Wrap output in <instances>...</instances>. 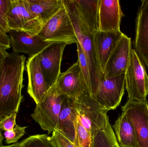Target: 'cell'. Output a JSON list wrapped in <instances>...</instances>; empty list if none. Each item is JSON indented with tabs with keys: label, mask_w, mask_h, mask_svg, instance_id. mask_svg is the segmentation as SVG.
Returning a JSON list of instances; mask_svg holds the SVG:
<instances>
[{
	"label": "cell",
	"mask_w": 148,
	"mask_h": 147,
	"mask_svg": "<svg viewBox=\"0 0 148 147\" xmlns=\"http://www.w3.org/2000/svg\"><path fill=\"white\" fill-rule=\"evenodd\" d=\"M8 53L6 49L0 47V69L3 60L8 55Z\"/></svg>",
	"instance_id": "cell-31"
},
{
	"label": "cell",
	"mask_w": 148,
	"mask_h": 147,
	"mask_svg": "<svg viewBox=\"0 0 148 147\" xmlns=\"http://www.w3.org/2000/svg\"><path fill=\"white\" fill-rule=\"evenodd\" d=\"M133 124L138 147H148V102L128 100L122 107Z\"/></svg>",
	"instance_id": "cell-10"
},
{
	"label": "cell",
	"mask_w": 148,
	"mask_h": 147,
	"mask_svg": "<svg viewBox=\"0 0 148 147\" xmlns=\"http://www.w3.org/2000/svg\"><path fill=\"white\" fill-rule=\"evenodd\" d=\"M27 127H22L16 124L12 130L4 131L3 136L7 144L17 143L19 140L26 133Z\"/></svg>",
	"instance_id": "cell-26"
},
{
	"label": "cell",
	"mask_w": 148,
	"mask_h": 147,
	"mask_svg": "<svg viewBox=\"0 0 148 147\" xmlns=\"http://www.w3.org/2000/svg\"><path fill=\"white\" fill-rule=\"evenodd\" d=\"M3 139H4V137H3V135L2 133L1 132V129H0V146L3 145L2 142Z\"/></svg>",
	"instance_id": "cell-33"
},
{
	"label": "cell",
	"mask_w": 148,
	"mask_h": 147,
	"mask_svg": "<svg viewBox=\"0 0 148 147\" xmlns=\"http://www.w3.org/2000/svg\"><path fill=\"white\" fill-rule=\"evenodd\" d=\"M91 147H121L110 122L93 135Z\"/></svg>",
	"instance_id": "cell-22"
},
{
	"label": "cell",
	"mask_w": 148,
	"mask_h": 147,
	"mask_svg": "<svg viewBox=\"0 0 148 147\" xmlns=\"http://www.w3.org/2000/svg\"><path fill=\"white\" fill-rule=\"evenodd\" d=\"M26 58L8 54L0 69V118L18 113L23 96L22 90Z\"/></svg>",
	"instance_id": "cell-1"
},
{
	"label": "cell",
	"mask_w": 148,
	"mask_h": 147,
	"mask_svg": "<svg viewBox=\"0 0 148 147\" xmlns=\"http://www.w3.org/2000/svg\"><path fill=\"white\" fill-rule=\"evenodd\" d=\"M49 138L56 147H77L57 129L52 133V136Z\"/></svg>",
	"instance_id": "cell-28"
},
{
	"label": "cell",
	"mask_w": 148,
	"mask_h": 147,
	"mask_svg": "<svg viewBox=\"0 0 148 147\" xmlns=\"http://www.w3.org/2000/svg\"><path fill=\"white\" fill-rule=\"evenodd\" d=\"M0 47L9 49L11 47L10 38L7 33H4L0 28Z\"/></svg>",
	"instance_id": "cell-30"
},
{
	"label": "cell",
	"mask_w": 148,
	"mask_h": 147,
	"mask_svg": "<svg viewBox=\"0 0 148 147\" xmlns=\"http://www.w3.org/2000/svg\"><path fill=\"white\" fill-rule=\"evenodd\" d=\"M28 78L27 92L36 104L45 97L51 87L46 83L40 66L39 54L29 58L26 63Z\"/></svg>",
	"instance_id": "cell-14"
},
{
	"label": "cell",
	"mask_w": 148,
	"mask_h": 147,
	"mask_svg": "<svg viewBox=\"0 0 148 147\" xmlns=\"http://www.w3.org/2000/svg\"><path fill=\"white\" fill-rule=\"evenodd\" d=\"M21 147H56L46 134L32 135L22 141Z\"/></svg>",
	"instance_id": "cell-23"
},
{
	"label": "cell",
	"mask_w": 148,
	"mask_h": 147,
	"mask_svg": "<svg viewBox=\"0 0 148 147\" xmlns=\"http://www.w3.org/2000/svg\"><path fill=\"white\" fill-rule=\"evenodd\" d=\"M22 144V141L21 142H17V143H14V144H12V145H9V146H0V147H21Z\"/></svg>",
	"instance_id": "cell-32"
},
{
	"label": "cell",
	"mask_w": 148,
	"mask_h": 147,
	"mask_svg": "<svg viewBox=\"0 0 148 147\" xmlns=\"http://www.w3.org/2000/svg\"><path fill=\"white\" fill-rule=\"evenodd\" d=\"M75 33L77 41L86 56L89 67L90 77V94L96 91L103 76L99 70L93 45V35L79 15L73 0H63Z\"/></svg>",
	"instance_id": "cell-2"
},
{
	"label": "cell",
	"mask_w": 148,
	"mask_h": 147,
	"mask_svg": "<svg viewBox=\"0 0 148 147\" xmlns=\"http://www.w3.org/2000/svg\"><path fill=\"white\" fill-rule=\"evenodd\" d=\"M123 16L120 1L99 0V31L105 32L121 31L120 25Z\"/></svg>",
	"instance_id": "cell-17"
},
{
	"label": "cell",
	"mask_w": 148,
	"mask_h": 147,
	"mask_svg": "<svg viewBox=\"0 0 148 147\" xmlns=\"http://www.w3.org/2000/svg\"><path fill=\"white\" fill-rule=\"evenodd\" d=\"M128 101L144 102L148 96V75L134 49H132L125 72Z\"/></svg>",
	"instance_id": "cell-5"
},
{
	"label": "cell",
	"mask_w": 148,
	"mask_h": 147,
	"mask_svg": "<svg viewBox=\"0 0 148 147\" xmlns=\"http://www.w3.org/2000/svg\"><path fill=\"white\" fill-rule=\"evenodd\" d=\"M67 45L64 42H51L39 54L41 69L50 87L56 84L60 74L62 56Z\"/></svg>",
	"instance_id": "cell-9"
},
{
	"label": "cell",
	"mask_w": 148,
	"mask_h": 147,
	"mask_svg": "<svg viewBox=\"0 0 148 147\" xmlns=\"http://www.w3.org/2000/svg\"><path fill=\"white\" fill-rule=\"evenodd\" d=\"M11 0H0V28L6 33L10 31L8 16Z\"/></svg>",
	"instance_id": "cell-27"
},
{
	"label": "cell",
	"mask_w": 148,
	"mask_h": 147,
	"mask_svg": "<svg viewBox=\"0 0 148 147\" xmlns=\"http://www.w3.org/2000/svg\"><path fill=\"white\" fill-rule=\"evenodd\" d=\"M38 35L49 42H60L67 45L76 43L77 39L65 5L43 24Z\"/></svg>",
	"instance_id": "cell-6"
},
{
	"label": "cell",
	"mask_w": 148,
	"mask_h": 147,
	"mask_svg": "<svg viewBox=\"0 0 148 147\" xmlns=\"http://www.w3.org/2000/svg\"><path fill=\"white\" fill-rule=\"evenodd\" d=\"M8 33L14 52L26 54L29 58L39 54L51 43L44 40L38 34L14 30H10Z\"/></svg>",
	"instance_id": "cell-13"
},
{
	"label": "cell",
	"mask_w": 148,
	"mask_h": 147,
	"mask_svg": "<svg viewBox=\"0 0 148 147\" xmlns=\"http://www.w3.org/2000/svg\"><path fill=\"white\" fill-rule=\"evenodd\" d=\"M74 101L78 121L92 135L104 128L109 122L107 114L108 111L91 96L88 90L82 93Z\"/></svg>",
	"instance_id": "cell-3"
},
{
	"label": "cell",
	"mask_w": 148,
	"mask_h": 147,
	"mask_svg": "<svg viewBox=\"0 0 148 147\" xmlns=\"http://www.w3.org/2000/svg\"><path fill=\"white\" fill-rule=\"evenodd\" d=\"M125 88V73L114 77L103 78L91 96L104 109L114 110L121 104Z\"/></svg>",
	"instance_id": "cell-8"
},
{
	"label": "cell",
	"mask_w": 148,
	"mask_h": 147,
	"mask_svg": "<svg viewBox=\"0 0 148 147\" xmlns=\"http://www.w3.org/2000/svg\"><path fill=\"white\" fill-rule=\"evenodd\" d=\"M78 113L74 99L65 96L59 115L57 130L79 147L76 138L75 125Z\"/></svg>",
	"instance_id": "cell-18"
},
{
	"label": "cell",
	"mask_w": 148,
	"mask_h": 147,
	"mask_svg": "<svg viewBox=\"0 0 148 147\" xmlns=\"http://www.w3.org/2000/svg\"><path fill=\"white\" fill-rule=\"evenodd\" d=\"M76 133L79 147H91L92 135L87 130L77 119L75 125Z\"/></svg>",
	"instance_id": "cell-24"
},
{
	"label": "cell",
	"mask_w": 148,
	"mask_h": 147,
	"mask_svg": "<svg viewBox=\"0 0 148 147\" xmlns=\"http://www.w3.org/2000/svg\"><path fill=\"white\" fill-rule=\"evenodd\" d=\"M76 43L77 47V55H77L78 56L77 60L79 61L85 83L90 92V77L89 67L88 60L81 47V45L77 40Z\"/></svg>",
	"instance_id": "cell-25"
},
{
	"label": "cell",
	"mask_w": 148,
	"mask_h": 147,
	"mask_svg": "<svg viewBox=\"0 0 148 147\" xmlns=\"http://www.w3.org/2000/svg\"><path fill=\"white\" fill-rule=\"evenodd\" d=\"M123 35L121 31L113 32L98 31L94 34V50L99 70L102 76L107 62Z\"/></svg>",
	"instance_id": "cell-15"
},
{
	"label": "cell",
	"mask_w": 148,
	"mask_h": 147,
	"mask_svg": "<svg viewBox=\"0 0 148 147\" xmlns=\"http://www.w3.org/2000/svg\"><path fill=\"white\" fill-rule=\"evenodd\" d=\"M132 49L131 38L123 34L107 62L103 78L114 77L125 73Z\"/></svg>",
	"instance_id": "cell-12"
},
{
	"label": "cell",
	"mask_w": 148,
	"mask_h": 147,
	"mask_svg": "<svg viewBox=\"0 0 148 147\" xmlns=\"http://www.w3.org/2000/svg\"><path fill=\"white\" fill-rule=\"evenodd\" d=\"M10 30L37 35L42 26L37 17L31 12L26 0H11L8 16Z\"/></svg>",
	"instance_id": "cell-7"
},
{
	"label": "cell",
	"mask_w": 148,
	"mask_h": 147,
	"mask_svg": "<svg viewBox=\"0 0 148 147\" xmlns=\"http://www.w3.org/2000/svg\"><path fill=\"white\" fill-rule=\"evenodd\" d=\"M113 128L121 147H138L133 124L125 113L117 118Z\"/></svg>",
	"instance_id": "cell-21"
},
{
	"label": "cell",
	"mask_w": 148,
	"mask_h": 147,
	"mask_svg": "<svg viewBox=\"0 0 148 147\" xmlns=\"http://www.w3.org/2000/svg\"><path fill=\"white\" fill-rule=\"evenodd\" d=\"M55 85L63 95L74 100L88 90L78 60L66 71L60 73Z\"/></svg>",
	"instance_id": "cell-11"
},
{
	"label": "cell",
	"mask_w": 148,
	"mask_h": 147,
	"mask_svg": "<svg viewBox=\"0 0 148 147\" xmlns=\"http://www.w3.org/2000/svg\"><path fill=\"white\" fill-rule=\"evenodd\" d=\"M136 20L135 51L148 68V0H142Z\"/></svg>",
	"instance_id": "cell-16"
},
{
	"label": "cell",
	"mask_w": 148,
	"mask_h": 147,
	"mask_svg": "<svg viewBox=\"0 0 148 147\" xmlns=\"http://www.w3.org/2000/svg\"><path fill=\"white\" fill-rule=\"evenodd\" d=\"M79 15L92 33L99 31V0H73Z\"/></svg>",
	"instance_id": "cell-20"
},
{
	"label": "cell",
	"mask_w": 148,
	"mask_h": 147,
	"mask_svg": "<svg viewBox=\"0 0 148 147\" xmlns=\"http://www.w3.org/2000/svg\"><path fill=\"white\" fill-rule=\"evenodd\" d=\"M56 85L51 87L45 97L38 104L31 114L33 119L48 134L57 129L59 115L65 98Z\"/></svg>",
	"instance_id": "cell-4"
},
{
	"label": "cell",
	"mask_w": 148,
	"mask_h": 147,
	"mask_svg": "<svg viewBox=\"0 0 148 147\" xmlns=\"http://www.w3.org/2000/svg\"><path fill=\"white\" fill-rule=\"evenodd\" d=\"M31 12L42 26L64 5L63 0H26Z\"/></svg>",
	"instance_id": "cell-19"
},
{
	"label": "cell",
	"mask_w": 148,
	"mask_h": 147,
	"mask_svg": "<svg viewBox=\"0 0 148 147\" xmlns=\"http://www.w3.org/2000/svg\"><path fill=\"white\" fill-rule=\"evenodd\" d=\"M16 113H14L0 118V129L7 131L12 130L16 125Z\"/></svg>",
	"instance_id": "cell-29"
}]
</instances>
